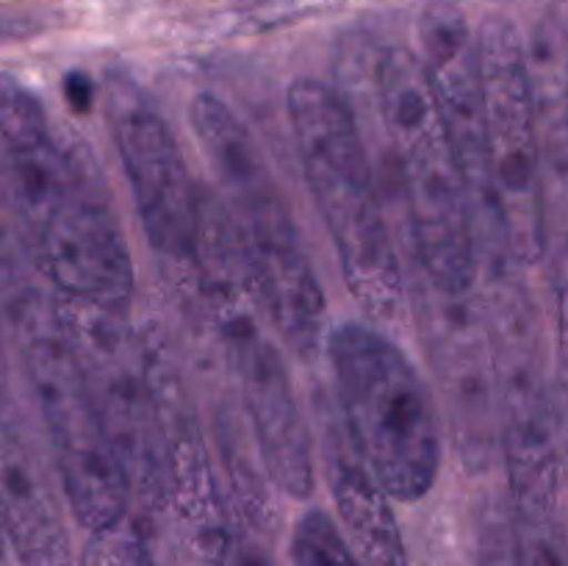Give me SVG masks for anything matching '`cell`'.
<instances>
[{
    "mask_svg": "<svg viewBox=\"0 0 568 566\" xmlns=\"http://www.w3.org/2000/svg\"><path fill=\"white\" fill-rule=\"evenodd\" d=\"M0 159L33 266L61 297L128 305L133 261L109 186L83 142L55 131L42 100L0 72Z\"/></svg>",
    "mask_w": 568,
    "mask_h": 566,
    "instance_id": "cell-1",
    "label": "cell"
},
{
    "mask_svg": "<svg viewBox=\"0 0 568 566\" xmlns=\"http://www.w3.org/2000/svg\"><path fill=\"white\" fill-rule=\"evenodd\" d=\"M186 292L236 375L242 394L239 405L272 486L292 499L311 497L316 481L314 436L300 408L281 344L272 336V325L255 294L236 228L211 192L197 194V242Z\"/></svg>",
    "mask_w": 568,
    "mask_h": 566,
    "instance_id": "cell-2",
    "label": "cell"
},
{
    "mask_svg": "<svg viewBox=\"0 0 568 566\" xmlns=\"http://www.w3.org/2000/svg\"><path fill=\"white\" fill-rule=\"evenodd\" d=\"M286 114L349 294L369 316L392 320L403 305V270L353 109L331 83L303 78L288 89Z\"/></svg>",
    "mask_w": 568,
    "mask_h": 566,
    "instance_id": "cell-3",
    "label": "cell"
},
{
    "mask_svg": "<svg viewBox=\"0 0 568 566\" xmlns=\"http://www.w3.org/2000/svg\"><path fill=\"white\" fill-rule=\"evenodd\" d=\"M375 92L399 161L422 277L438 292H475L480 259L469 194L419 55L408 48L383 50Z\"/></svg>",
    "mask_w": 568,
    "mask_h": 566,
    "instance_id": "cell-4",
    "label": "cell"
},
{
    "mask_svg": "<svg viewBox=\"0 0 568 566\" xmlns=\"http://www.w3.org/2000/svg\"><path fill=\"white\" fill-rule=\"evenodd\" d=\"M336 411L388 497L414 503L433 488L442 461L438 416L408 355L364 322L325 338Z\"/></svg>",
    "mask_w": 568,
    "mask_h": 566,
    "instance_id": "cell-5",
    "label": "cell"
},
{
    "mask_svg": "<svg viewBox=\"0 0 568 566\" xmlns=\"http://www.w3.org/2000/svg\"><path fill=\"white\" fill-rule=\"evenodd\" d=\"M497 383L499 455L510 486L516 522L560 514L558 416L549 394L541 331L510 261L488 264L480 297Z\"/></svg>",
    "mask_w": 568,
    "mask_h": 566,
    "instance_id": "cell-6",
    "label": "cell"
},
{
    "mask_svg": "<svg viewBox=\"0 0 568 566\" xmlns=\"http://www.w3.org/2000/svg\"><path fill=\"white\" fill-rule=\"evenodd\" d=\"M9 316L61 494L87 530H100L125 516L131 497L120 458L89 400L53 303L33 292Z\"/></svg>",
    "mask_w": 568,
    "mask_h": 566,
    "instance_id": "cell-7",
    "label": "cell"
},
{
    "mask_svg": "<svg viewBox=\"0 0 568 566\" xmlns=\"http://www.w3.org/2000/svg\"><path fill=\"white\" fill-rule=\"evenodd\" d=\"M53 309L131 494L164 508L170 472L142 331L128 305L59 297Z\"/></svg>",
    "mask_w": 568,
    "mask_h": 566,
    "instance_id": "cell-8",
    "label": "cell"
},
{
    "mask_svg": "<svg viewBox=\"0 0 568 566\" xmlns=\"http://www.w3.org/2000/svg\"><path fill=\"white\" fill-rule=\"evenodd\" d=\"M475 37L499 236L510 261L536 264L547 253L549 214L527 48L514 22L505 17L486 20Z\"/></svg>",
    "mask_w": 568,
    "mask_h": 566,
    "instance_id": "cell-9",
    "label": "cell"
},
{
    "mask_svg": "<svg viewBox=\"0 0 568 566\" xmlns=\"http://www.w3.org/2000/svg\"><path fill=\"white\" fill-rule=\"evenodd\" d=\"M109 120L150 247L189 289L197 242V186L164 117L125 78L109 87Z\"/></svg>",
    "mask_w": 568,
    "mask_h": 566,
    "instance_id": "cell-10",
    "label": "cell"
},
{
    "mask_svg": "<svg viewBox=\"0 0 568 566\" xmlns=\"http://www.w3.org/2000/svg\"><path fill=\"white\" fill-rule=\"evenodd\" d=\"M422 67L430 81L438 114L453 142L455 161L469 194L475 220L477 259L510 261L499 236L497 198L491 186V166L486 148V111L477 37L469 20L455 3H430L419 20Z\"/></svg>",
    "mask_w": 568,
    "mask_h": 566,
    "instance_id": "cell-11",
    "label": "cell"
},
{
    "mask_svg": "<svg viewBox=\"0 0 568 566\" xmlns=\"http://www.w3.org/2000/svg\"><path fill=\"white\" fill-rule=\"evenodd\" d=\"M416 316L447 408L455 449L466 469L486 472L499 458V416L480 300L475 292H438L422 277L416 286Z\"/></svg>",
    "mask_w": 568,
    "mask_h": 566,
    "instance_id": "cell-12",
    "label": "cell"
},
{
    "mask_svg": "<svg viewBox=\"0 0 568 566\" xmlns=\"http://www.w3.org/2000/svg\"><path fill=\"white\" fill-rule=\"evenodd\" d=\"M189 120L222 192L216 200L225 205L239 242L261 250L300 239L286 198L247 125L216 94H197Z\"/></svg>",
    "mask_w": 568,
    "mask_h": 566,
    "instance_id": "cell-13",
    "label": "cell"
},
{
    "mask_svg": "<svg viewBox=\"0 0 568 566\" xmlns=\"http://www.w3.org/2000/svg\"><path fill=\"white\" fill-rule=\"evenodd\" d=\"M0 533L22 566H72L59 486L20 408L0 416Z\"/></svg>",
    "mask_w": 568,
    "mask_h": 566,
    "instance_id": "cell-14",
    "label": "cell"
},
{
    "mask_svg": "<svg viewBox=\"0 0 568 566\" xmlns=\"http://www.w3.org/2000/svg\"><path fill=\"white\" fill-rule=\"evenodd\" d=\"M316 411H320L327 486H331L333 503L349 538L361 549L364 560H369V566H408V553H405L399 522L394 516L392 497L355 449L336 405L322 403V397H316Z\"/></svg>",
    "mask_w": 568,
    "mask_h": 566,
    "instance_id": "cell-15",
    "label": "cell"
},
{
    "mask_svg": "<svg viewBox=\"0 0 568 566\" xmlns=\"http://www.w3.org/2000/svg\"><path fill=\"white\" fill-rule=\"evenodd\" d=\"M216 447H220L222 466L231 477L233 497L244 519L261 530H272L277 522L275 499H272L270 475L264 469L253 431L247 425L242 405L222 403L214 414Z\"/></svg>",
    "mask_w": 568,
    "mask_h": 566,
    "instance_id": "cell-16",
    "label": "cell"
},
{
    "mask_svg": "<svg viewBox=\"0 0 568 566\" xmlns=\"http://www.w3.org/2000/svg\"><path fill=\"white\" fill-rule=\"evenodd\" d=\"M31 272L33 261L31 253H28L9 175H6L3 159H0V305L6 311H11L28 294L37 292L31 286Z\"/></svg>",
    "mask_w": 568,
    "mask_h": 566,
    "instance_id": "cell-17",
    "label": "cell"
},
{
    "mask_svg": "<svg viewBox=\"0 0 568 566\" xmlns=\"http://www.w3.org/2000/svg\"><path fill=\"white\" fill-rule=\"evenodd\" d=\"M294 566H366L325 511L300 516L292 533Z\"/></svg>",
    "mask_w": 568,
    "mask_h": 566,
    "instance_id": "cell-18",
    "label": "cell"
},
{
    "mask_svg": "<svg viewBox=\"0 0 568 566\" xmlns=\"http://www.w3.org/2000/svg\"><path fill=\"white\" fill-rule=\"evenodd\" d=\"M475 566H525L519 527L505 499H488L477 516Z\"/></svg>",
    "mask_w": 568,
    "mask_h": 566,
    "instance_id": "cell-19",
    "label": "cell"
},
{
    "mask_svg": "<svg viewBox=\"0 0 568 566\" xmlns=\"http://www.w3.org/2000/svg\"><path fill=\"white\" fill-rule=\"evenodd\" d=\"M81 566H155L142 530L125 516L92 530L81 555Z\"/></svg>",
    "mask_w": 568,
    "mask_h": 566,
    "instance_id": "cell-20",
    "label": "cell"
},
{
    "mask_svg": "<svg viewBox=\"0 0 568 566\" xmlns=\"http://www.w3.org/2000/svg\"><path fill=\"white\" fill-rule=\"evenodd\" d=\"M525 566H566L564 522L558 516L536 522H516Z\"/></svg>",
    "mask_w": 568,
    "mask_h": 566,
    "instance_id": "cell-21",
    "label": "cell"
},
{
    "mask_svg": "<svg viewBox=\"0 0 568 566\" xmlns=\"http://www.w3.org/2000/svg\"><path fill=\"white\" fill-rule=\"evenodd\" d=\"M225 566H272V560L270 555H266V549L242 530L236 544H233L231 555H227Z\"/></svg>",
    "mask_w": 568,
    "mask_h": 566,
    "instance_id": "cell-22",
    "label": "cell"
},
{
    "mask_svg": "<svg viewBox=\"0 0 568 566\" xmlns=\"http://www.w3.org/2000/svg\"><path fill=\"white\" fill-rule=\"evenodd\" d=\"M0 558H3V533H0Z\"/></svg>",
    "mask_w": 568,
    "mask_h": 566,
    "instance_id": "cell-23",
    "label": "cell"
}]
</instances>
